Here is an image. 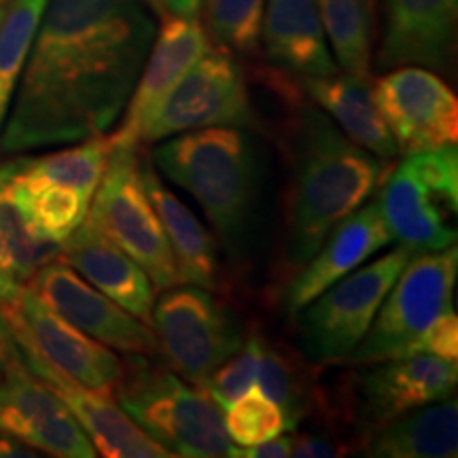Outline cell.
I'll return each instance as SVG.
<instances>
[{
  "mask_svg": "<svg viewBox=\"0 0 458 458\" xmlns=\"http://www.w3.org/2000/svg\"><path fill=\"white\" fill-rule=\"evenodd\" d=\"M206 37L229 54L253 55L261 45L266 0H202Z\"/></svg>",
  "mask_w": 458,
  "mask_h": 458,
  "instance_id": "cell-30",
  "label": "cell"
},
{
  "mask_svg": "<svg viewBox=\"0 0 458 458\" xmlns=\"http://www.w3.org/2000/svg\"><path fill=\"white\" fill-rule=\"evenodd\" d=\"M348 452L335 435L331 433H300L293 435V448L291 456L295 458H325L344 456Z\"/></svg>",
  "mask_w": 458,
  "mask_h": 458,
  "instance_id": "cell-36",
  "label": "cell"
},
{
  "mask_svg": "<svg viewBox=\"0 0 458 458\" xmlns=\"http://www.w3.org/2000/svg\"><path fill=\"white\" fill-rule=\"evenodd\" d=\"M219 125L250 128L255 113L242 66L229 51L210 47L164 102L142 142L148 145L182 131Z\"/></svg>",
  "mask_w": 458,
  "mask_h": 458,
  "instance_id": "cell-10",
  "label": "cell"
},
{
  "mask_svg": "<svg viewBox=\"0 0 458 458\" xmlns=\"http://www.w3.org/2000/svg\"><path fill=\"white\" fill-rule=\"evenodd\" d=\"M374 365L359 380V418L371 428L448 399L456 388V363L435 354L418 352Z\"/></svg>",
  "mask_w": 458,
  "mask_h": 458,
  "instance_id": "cell-16",
  "label": "cell"
},
{
  "mask_svg": "<svg viewBox=\"0 0 458 458\" xmlns=\"http://www.w3.org/2000/svg\"><path fill=\"white\" fill-rule=\"evenodd\" d=\"M371 98L399 156L456 145L458 100L454 91L428 68H391L374 83Z\"/></svg>",
  "mask_w": 458,
  "mask_h": 458,
  "instance_id": "cell-12",
  "label": "cell"
},
{
  "mask_svg": "<svg viewBox=\"0 0 458 458\" xmlns=\"http://www.w3.org/2000/svg\"><path fill=\"white\" fill-rule=\"evenodd\" d=\"M114 394L130 420L172 456L236 458L219 405L172 369L131 354Z\"/></svg>",
  "mask_w": 458,
  "mask_h": 458,
  "instance_id": "cell-4",
  "label": "cell"
},
{
  "mask_svg": "<svg viewBox=\"0 0 458 458\" xmlns=\"http://www.w3.org/2000/svg\"><path fill=\"white\" fill-rule=\"evenodd\" d=\"M28 289L72 327L119 352L159 354L156 331L111 297L85 283L64 261H51L28 278Z\"/></svg>",
  "mask_w": 458,
  "mask_h": 458,
  "instance_id": "cell-13",
  "label": "cell"
},
{
  "mask_svg": "<svg viewBox=\"0 0 458 458\" xmlns=\"http://www.w3.org/2000/svg\"><path fill=\"white\" fill-rule=\"evenodd\" d=\"M3 359L0 435H9L57 458H94L98 454L60 397L26 368L7 331L3 337Z\"/></svg>",
  "mask_w": 458,
  "mask_h": 458,
  "instance_id": "cell-11",
  "label": "cell"
},
{
  "mask_svg": "<svg viewBox=\"0 0 458 458\" xmlns=\"http://www.w3.org/2000/svg\"><path fill=\"white\" fill-rule=\"evenodd\" d=\"M157 38L142 64V71L131 89L123 122L111 136H106L111 148H140L142 136L159 108L170 98L176 85L191 71L193 64L208 51L210 38L206 37L198 17L162 15Z\"/></svg>",
  "mask_w": 458,
  "mask_h": 458,
  "instance_id": "cell-14",
  "label": "cell"
},
{
  "mask_svg": "<svg viewBox=\"0 0 458 458\" xmlns=\"http://www.w3.org/2000/svg\"><path fill=\"white\" fill-rule=\"evenodd\" d=\"M405 162L420 176L435 196L444 199L452 213L458 208V148L456 145L431 148V151L410 153Z\"/></svg>",
  "mask_w": 458,
  "mask_h": 458,
  "instance_id": "cell-34",
  "label": "cell"
},
{
  "mask_svg": "<svg viewBox=\"0 0 458 458\" xmlns=\"http://www.w3.org/2000/svg\"><path fill=\"white\" fill-rule=\"evenodd\" d=\"M0 3H4V0H0Z\"/></svg>",
  "mask_w": 458,
  "mask_h": 458,
  "instance_id": "cell-43",
  "label": "cell"
},
{
  "mask_svg": "<svg viewBox=\"0 0 458 458\" xmlns=\"http://www.w3.org/2000/svg\"><path fill=\"white\" fill-rule=\"evenodd\" d=\"M3 13H4V3H0V20H3Z\"/></svg>",
  "mask_w": 458,
  "mask_h": 458,
  "instance_id": "cell-42",
  "label": "cell"
},
{
  "mask_svg": "<svg viewBox=\"0 0 458 458\" xmlns=\"http://www.w3.org/2000/svg\"><path fill=\"white\" fill-rule=\"evenodd\" d=\"M388 244H393V233L380 213L377 199L344 216L331 227L310 261L291 276L283 297L286 317L293 318L325 289L357 270Z\"/></svg>",
  "mask_w": 458,
  "mask_h": 458,
  "instance_id": "cell-15",
  "label": "cell"
},
{
  "mask_svg": "<svg viewBox=\"0 0 458 458\" xmlns=\"http://www.w3.org/2000/svg\"><path fill=\"white\" fill-rule=\"evenodd\" d=\"M37 452L30 450V445L21 444L20 439L0 435V458H32Z\"/></svg>",
  "mask_w": 458,
  "mask_h": 458,
  "instance_id": "cell-39",
  "label": "cell"
},
{
  "mask_svg": "<svg viewBox=\"0 0 458 458\" xmlns=\"http://www.w3.org/2000/svg\"><path fill=\"white\" fill-rule=\"evenodd\" d=\"M289 111L283 139L291 164L284 255L286 267L295 274L335 223L374 196L393 165L391 159L354 145L327 114L303 98Z\"/></svg>",
  "mask_w": 458,
  "mask_h": 458,
  "instance_id": "cell-2",
  "label": "cell"
},
{
  "mask_svg": "<svg viewBox=\"0 0 458 458\" xmlns=\"http://www.w3.org/2000/svg\"><path fill=\"white\" fill-rule=\"evenodd\" d=\"M3 337H4V329H3V325H0V382H3V376H4V359H3Z\"/></svg>",
  "mask_w": 458,
  "mask_h": 458,
  "instance_id": "cell-41",
  "label": "cell"
},
{
  "mask_svg": "<svg viewBox=\"0 0 458 458\" xmlns=\"http://www.w3.org/2000/svg\"><path fill=\"white\" fill-rule=\"evenodd\" d=\"M293 448V435H276L255 445H238L236 458H286Z\"/></svg>",
  "mask_w": 458,
  "mask_h": 458,
  "instance_id": "cell-37",
  "label": "cell"
},
{
  "mask_svg": "<svg viewBox=\"0 0 458 458\" xmlns=\"http://www.w3.org/2000/svg\"><path fill=\"white\" fill-rule=\"evenodd\" d=\"M62 261L100 293L151 327L156 289L151 278L125 250L83 221L62 242Z\"/></svg>",
  "mask_w": 458,
  "mask_h": 458,
  "instance_id": "cell-19",
  "label": "cell"
},
{
  "mask_svg": "<svg viewBox=\"0 0 458 458\" xmlns=\"http://www.w3.org/2000/svg\"><path fill=\"white\" fill-rule=\"evenodd\" d=\"M337 68L369 81L374 47V0H317Z\"/></svg>",
  "mask_w": 458,
  "mask_h": 458,
  "instance_id": "cell-26",
  "label": "cell"
},
{
  "mask_svg": "<svg viewBox=\"0 0 458 458\" xmlns=\"http://www.w3.org/2000/svg\"><path fill=\"white\" fill-rule=\"evenodd\" d=\"M21 360L51 393L60 397L74 420L81 425L89 442L98 454L106 458H168L172 456L164 445L153 442L148 435L140 431L128 414L114 405L108 394L96 393L91 388L79 385L71 377L51 368L37 354L21 351Z\"/></svg>",
  "mask_w": 458,
  "mask_h": 458,
  "instance_id": "cell-17",
  "label": "cell"
},
{
  "mask_svg": "<svg viewBox=\"0 0 458 458\" xmlns=\"http://www.w3.org/2000/svg\"><path fill=\"white\" fill-rule=\"evenodd\" d=\"M458 274L454 244L435 253H418L388 291L368 334L342 363L374 365L408 357L411 346L439 314L452 310Z\"/></svg>",
  "mask_w": 458,
  "mask_h": 458,
  "instance_id": "cell-6",
  "label": "cell"
},
{
  "mask_svg": "<svg viewBox=\"0 0 458 458\" xmlns=\"http://www.w3.org/2000/svg\"><path fill=\"white\" fill-rule=\"evenodd\" d=\"M0 325L21 351L37 354L71 380L108 397L117 391L125 360L72 327L28 286H20L15 295L0 303Z\"/></svg>",
  "mask_w": 458,
  "mask_h": 458,
  "instance_id": "cell-9",
  "label": "cell"
},
{
  "mask_svg": "<svg viewBox=\"0 0 458 458\" xmlns=\"http://www.w3.org/2000/svg\"><path fill=\"white\" fill-rule=\"evenodd\" d=\"M15 165L17 162L0 164V261L17 280H28L43 266L62 259V242L37 236L17 208L9 191Z\"/></svg>",
  "mask_w": 458,
  "mask_h": 458,
  "instance_id": "cell-27",
  "label": "cell"
},
{
  "mask_svg": "<svg viewBox=\"0 0 458 458\" xmlns=\"http://www.w3.org/2000/svg\"><path fill=\"white\" fill-rule=\"evenodd\" d=\"M410 249L397 246L325 289L295 314L301 351L314 363H342L368 334L382 301L408 261Z\"/></svg>",
  "mask_w": 458,
  "mask_h": 458,
  "instance_id": "cell-7",
  "label": "cell"
},
{
  "mask_svg": "<svg viewBox=\"0 0 458 458\" xmlns=\"http://www.w3.org/2000/svg\"><path fill=\"white\" fill-rule=\"evenodd\" d=\"M303 88L320 108H325L335 119L340 130L354 145L380 159H394L399 156L391 131L371 98L369 81L335 72L329 77L303 79Z\"/></svg>",
  "mask_w": 458,
  "mask_h": 458,
  "instance_id": "cell-24",
  "label": "cell"
},
{
  "mask_svg": "<svg viewBox=\"0 0 458 458\" xmlns=\"http://www.w3.org/2000/svg\"><path fill=\"white\" fill-rule=\"evenodd\" d=\"M261 41L274 64L295 77L340 72L329 51L317 0H267Z\"/></svg>",
  "mask_w": 458,
  "mask_h": 458,
  "instance_id": "cell-21",
  "label": "cell"
},
{
  "mask_svg": "<svg viewBox=\"0 0 458 458\" xmlns=\"http://www.w3.org/2000/svg\"><path fill=\"white\" fill-rule=\"evenodd\" d=\"M159 15H176V17H198L202 0H147Z\"/></svg>",
  "mask_w": 458,
  "mask_h": 458,
  "instance_id": "cell-38",
  "label": "cell"
},
{
  "mask_svg": "<svg viewBox=\"0 0 458 458\" xmlns=\"http://www.w3.org/2000/svg\"><path fill=\"white\" fill-rule=\"evenodd\" d=\"M140 174L147 196L168 238L182 283L204 286L208 291L219 289V257H216V240L213 233L199 223L174 191L164 185L156 165L140 162Z\"/></svg>",
  "mask_w": 458,
  "mask_h": 458,
  "instance_id": "cell-22",
  "label": "cell"
},
{
  "mask_svg": "<svg viewBox=\"0 0 458 458\" xmlns=\"http://www.w3.org/2000/svg\"><path fill=\"white\" fill-rule=\"evenodd\" d=\"M456 450L458 405L450 397L374 427L363 444L374 458H450Z\"/></svg>",
  "mask_w": 458,
  "mask_h": 458,
  "instance_id": "cell-23",
  "label": "cell"
},
{
  "mask_svg": "<svg viewBox=\"0 0 458 458\" xmlns=\"http://www.w3.org/2000/svg\"><path fill=\"white\" fill-rule=\"evenodd\" d=\"M111 145L105 134L83 140V145L64 148L38 159H24L21 172L28 179L54 182L68 189H74L79 196L91 202V196L98 189L105 176Z\"/></svg>",
  "mask_w": 458,
  "mask_h": 458,
  "instance_id": "cell-28",
  "label": "cell"
},
{
  "mask_svg": "<svg viewBox=\"0 0 458 458\" xmlns=\"http://www.w3.org/2000/svg\"><path fill=\"white\" fill-rule=\"evenodd\" d=\"M17 289H20V283H17L15 274L0 261V303L9 300L11 295H15Z\"/></svg>",
  "mask_w": 458,
  "mask_h": 458,
  "instance_id": "cell-40",
  "label": "cell"
},
{
  "mask_svg": "<svg viewBox=\"0 0 458 458\" xmlns=\"http://www.w3.org/2000/svg\"><path fill=\"white\" fill-rule=\"evenodd\" d=\"M458 0H385L377 68L422 66L448 71L454 54Z\"/></svg>",
  "mask_w": 458,
  "mask_h": 458,
  "instance_id": "cell-18",
  "label": "cell"
},
{
  "mask_svg": "<svg viewBox=\"0 0 458 458\" xmlns=\"http://www.w3.org/2000/svg\"><path fill=\"white\" fill-rule=\"evenodd\" d=\"M257 385L266 397H270L283 410L286 431H295L303 418L310 414L312 397L301 368L291 354L266 340H263Z\"/></svg>",
  "mask_w": 458,
  "mask_h": 458,
  "instance_id": "cell-31",
  "label": "cell"
},
{
  "mask_svg": "<svg viewBox=\"0 0 458 458\" xmlns=\"http://www.w3.org/2000/svg\"><path fill=\"white\" fill-rule=\"evenodd\" d=\"M153 165L202 206L232 255H240L253 232L259 164L244 131L199 128L159 145Z\"/></svg>",
  "mask_w": 458,
  "mask_h": 458,
  "instance_id": "cell-3",
  "label": "cell"
},
{
  "mask_svg": "<svg viewBox=\"0 0 458 458\" xmlns=\"http://www.w3.org/2000/svg\"><path fill=\"white\" fill-rule=\"evenodd\" d=\"M47 0H11L0 20V130L24 72Z\"/></svg>",
  "mask_w": 458,
  "mask_h": 458,
  "instance_id": "cell-29",
  "label": "cell"
},
{
  "mask_svg": "<svg viewBox=\"0 0 458 458\" xmlns=\"http://www.w3.org/2000/svg\"><path fill=\"white\" fill-rule=\"evenodd\" d=\"M435 354V357L454 360L458 359V318L456 314L448 310L439 314L428 327L422 331V335L418 337L411 346L410 354Z\"/></svg>",
  "mask_w": 458,
  "mask_h": 458,
  "instance_id": "cell-35",
  "label": "cell"
},
{
  "mask_svg": "<svg viewBox=\"0 0 458 458\" xmlns=\"http://www.w3.org/2000/svg\"><path fill=\"white\" fill-rule=\"evenodd\" d=\"M21 162L9 179L11 198L15 199L17 208L21 210L28 225L41 238L64 242L88 216L89 202L79 196L74 189L54 185V182L34 181L21 172Z\"/></svg>",
  "mask_w": 458,
  "mask_h": 458,
  "instance_id": "cell-25",
  "label": "cell"
},
{
  "mask_svg": "<svg viewBox=\"0 0 458 458\" xmlns=\"http://www.w3.org/2000/svg\"><path fill=\"white\" fill-rule=\"evenodd\" d=\"M261 351L263 337L259 334H253L249 340L242 342V346L225 363H221L213 374L206 377L198 388H202L221 410H227L240 394H244L249 388L257 385Z\"/></svg>",
  "mask_w": 458,
  "mask_h": 458,
  "instance_id": "cell-33",
  "label": "cell"
},
{
  "mask_svg": "<svg viewBox=\"0 0 458 458\" xmlns=\"http://www.w3.org/2000/svg\"><path fill=\"white\" fill-rule=\"evenodd\" d=\"M85 221L139 263L156 291L182 284L168 238L142 182L139 148H111Z\"/></svg>",
  "mask_w": 458,
  "mask_h": 458,
  "instance_id": "cell-5",
  "label": "cell"
},
{
  "mask_svg": "<svg viewBox=\"0 0 458 458\" xmlns=\"http://www.w3.org/2000/svg\"><path fill=\"white\" fill-rule=\"evenodd\" d=\"M153 38L145 0H47L0 151L105 134L128 105Z\"/></svg>",
  "mask_w": 458,
  "mask_h": 458,
  "instance_id": "cell-1",
  "label": "cell"
},
{
  "mask_svg": "<svg viewBox=\"0 0 458 458\" xmlns=\"http://www.w3.org/2000/svg\"><path fill=\"white\" fill-rule=\"evenodd\" d=\"M225 431L236 445H255L286 431L283 410L259 388H249L233 401L223 416Z\"/></svg>",
  "mask_w": 458,
  "mask_h": 458,
  "instance_id": "cell-32",
  "label": "cell"
},
{
  "mask_svg": "<svg viewBox=\"0 0 458 458\" xmlns=\"http://www.w3.org/2000/svg\"><path fill=\"white\" fill-rule=\"evenodd\" d=\"M377 191V206L393 240H399L414 255L435 253L456 242V232L445 223V213L452 210L405 159L397 168H391Z\"/></svg>",
  "mask_w": 458,
  "mask_h": 458,
  "instance_id": "cell-20",
  "label": "cell"
},
{
  "mask_svg": "<svg viewBox=\"0 0 458 458\" xmlns=\"http://www.w3.org/2000/svg\"><path fill=\"white\" fill-rule=\"evenodd\" d=\"M151 327L165 368L199 386L242 346L244 335L229 308L204 286H172L153 303Z\"/></svg>",
  "mask_w": 458,
  "mask_h": 458,
  "instance_id": "cell-8",
  "label": "cell"
}]
</instances>
